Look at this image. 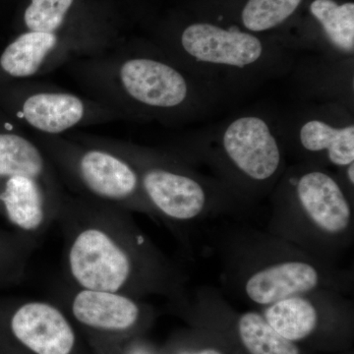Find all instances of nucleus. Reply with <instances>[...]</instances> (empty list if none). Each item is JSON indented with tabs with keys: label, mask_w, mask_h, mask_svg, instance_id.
<instances>
[{
	"label": "nucleus",
	"mask_w": 354,
	"mask_h": 354,
	"mask_svg": "<svg viewBox=\"0 0 354 354\" xmlns=\"http://www.w3.org/2000/svg\"><path fill=\"white\" fill-rule=\"evenodd\" d=\"M181 44L197 62L236 68L257 64L264 55V44L254 35L209 23L188 26Z\"/></svg>",
	"instance_id": "9"
},
{
	"label": "nucleus",
	"mask_w": 354,
	"mask_h": 354,
	"mask_svg": "<svg viewBox=\"0 0 354 354\" xmlns=\"http://www.w3.org/2000/svg\"><path fill=\"white\" fill-rule=\"evenodd\" d=\"M74 0H31L26 9L25 24L31 32H53L64 24Z\"/></svg>",
	"instance_id": "20"
},
{
	"label": "nucleus",
	"mask_w": 354,
	"mask_h": 354,
	"mask_svg": "<svg viewBox=\"0 0 354 354\" xmlns=\"http://www.w3.org/2000/svg\"><path fill=\"white\" fill-rule=\"evenodd\" d=\"M78 169L84 185L95 196L128 204V208L160 221L144 195L138 172L128 162L102 151H88L79 160Z\"/></svg>",
	"instance_id": "8"
},
{
	"label": "nucleus",
	"mask_w": 354,
	"mask_h": 354,
	"mask_svg": "<svg viewBox=\"0 0 354 354\" xmlns=\"http://www.w3.org/2000/svg\"><path fill=\"white\" fill-rule=\"evenodd\" d=\"M215 299L223 315L234 327L237 342L247 354H301L297 344L279 335L261 312L236 313L223 292L216 288Z\"/></svg>",
	"instance_id": "12"
},
{
	"label": "nucleus",
	"mask_w": 354,
	"mask_h": 354,
	"mask_svg": "<svg viewBox=\"0 0 354 354\" xmlns=\"http://www.w3.org/2000/svg\"><path fill=\"white\" fill-rule=\"evenodd\" d=\"M272 190L268 232L339 265L353 246L354 211L337 176L319 165H298L283 172Z\"/></svg>",
	"instance_id": "3"
},
{
	"label": "nucleus",
	"mask_w": 354,
	"mask_h": 354,
	"mask_svg": "<svg viewBox=\"0 0 354 354\" xmlns=\"http://www.w3.org/2000/svg\"><path fill=\"white\" fill-rule=\"evenodd\" d=\"M312 15L322 25L328 39L335 48L353 55L354 50L353 2L337 4L335 0H314Z\"/></svg>",
	"instance_id": "18"
},
{
	"label": "nucleus",
	"mask_w": 354,
	"mask_h": 354,
	"mask_svg": "<svg viewBox=\"0 0 354 354\" xmlns=\"http://www.w3.org/2000/svg\"><path fill=\"white\" fill-rule=\"evenodd\" d=\"M10 330L31 354H73L77 337L68 317L57 305L29 300L14 311Z\"/></svg>",
	"instance_id": "7"
},
{
	"label": "nucleus",
	"mask_w": 354,
	"mask_h": 354,
	"mask_svg": "<svg viewBox=\"0 0 354 354\" xmlns=\"http://www.w3.org/2000/svg\"><path fill=\"white\" fill-rule=\"evenodd\" d=\"M302 0H248L241 13L248 31H268L290 17Z\"/></svg>",
	"instance_id": "19"
},
{
	"label": "nucleus",
	"mask_w": 354,
	"mask_h": 354,
	"mask_svg": "<svg viewBox=\"0 0 354 354\" xmlns=\"http://www.w3.org/2000/svg\"><path fill=\"white\" fill-rule=\"evenodd\" d=\"M65 266L83 290L176 302L187 295L188 274L122 211H70L62 216Z\"/></svg>",
	"instance_id": "1"
},
{
	"label": "nucleus",
	"mask_w": 354,
	"mask_h": 354,
	"mask_svg": "<svg viewBox=\"0 0 354 354\" xmlns=\"http://www.w3.org/2000/svg\"><path fill=\"white\" fill-rule=\"evenodd\" d=\"M68 301L70 313L77 322L104 333L130 332L151 311L143 299L111 291L75 288Z\"/></svg>",
	"instance_id": "10"
},
{
	"label": "nucleus",
	"mask_w": 354,
	"mask_h": 354,
	"mask_svg": "<svg viewBox=\"0 0 354 354\" xmlns=\"http://www.w3.org/2000/svg\"><path fill=\"white\" fill-rule=\"evenodd\" d=\"M299 143L310 155L342 169L354 162V127H335L320 120L306 121L299 130Z\"/></svg>",
	"instance_id": "15"
},
{
	"label": "nucleus",
	"mask_w": 354,
	"mask_h": 354,
	"mask_svg": "<svg viewBox=\"0 0 354 354\" xmlns=\"http://www.w3.org/2000/svg\"><path fill=\"white\" fill-rule=\"evenodd\" d=\"M209 239L223 288L258 308L316 290L353 295V269L317 259L268 230L230 225L213 230Z\"/></svg>",
	"instance_id": "2"
},
{
	"label": "nucleus",
	"mask_w": 354,
	"mask_h": 354,
	"mask_svg": "<svg viewBox=\"0 0 354 354\" xmlns=\"http://www.w3.org/2000/svg\"><path fill=\"white\" fill-rule=\"evenodd\" d=\"M23 115L30 125L39 131L57 134L80 122L84 104L73 95L43 93L26 100Z\"/></svg>",
	"instance_id": "14"
},
{
	"label": "nucleus",
	"mask_w": 354,
	"mask_h": 354,
	"mask_svg": "<svg viewBox=\"0 0 354 354\" xmlns=\"http://www.w3.org/2000/svg\"><path fill=\"white\" fill-rule=\"evenodd\" d=\"M353 298L334 290H321L279 300L261 309V314L288 341H307L323 326L351 318Z\"/></svg>",
	"instance_id": "6"
},
{
	"label": "nucleus",
	"mask_w": 354,
	"mask_h": 354,
	"mask_svg": "<svg viewBox=\"0 0 354 354\" xmlns=\"http://www.w3.org/2000/svg\"><path fill=\"white\" fill-rule=\"evenodd\" d=\"M57 43V36L53 32H25L7 46L0 57V65L13 77L34 75Z\"/></svg>",
	"instance_id": "16"
},
{
	"label": "nucleus",
	"mask_w": 354,
	"mask_h": 354,
	"mask_svg": "<svg viewBox=\"0 0 354 354\" xmlns=\"http://www.w3.org/2000/svg\"><path fill=\"white\" fill-rule=\"evenodd\" d=\"M139 178L158 221L188 253H192L193 228L216 216L241 214L248 206L223 183L205 180L192 172L155 165L143 169Z\"/></svg>",
	"instance_id": "4"
},
{
	"label": "nucleus",
	"mask_w": 354,
	"mask_h": 354,
	"mask_svg": "<svg viewBox=\"0 0 354 354\" xmlns=\"http://www.w3.org/2000/svg\"><path fill=\"white\" fill-rule=\"evenodd\" d=\"M120 80L130 97L153 108H176L188 95L187 82L180 72L148 58L127 60L121 66Z\"/></svg>",
	"instance_id": "11"
},
{
	"label": "nucleus",
	"mask_w": 354,
	"mask_h": 354,
	"mask_svg": "<svg viewBox=\"0 0 354 354\" xmlns=\"http://www.w3.org/2000/svg\"><path fill=\"white\" fill-rule=\"evenodd\" d=\"M176 354H223L218 348H181Z\"/></svg>",
	"instance_id": "21"
},
{
	"label": "nucleus",
	"mask_w": 354,
	"mask_h": 354,
	"mask_svg": "<svg viewBox=\"0 0 354 354\" xmlns=\"http://www.w3.org/2000/svg\"><path fill=\"white\" fill-rule=\"evenodd\" d=\"M9 221L32 237L41 234L51 221L38 179L13 176L0 194Z\"/></svg>",
	"instance_id": "13"
},
{
	"label": "nucleus",
	"mask_w": 354,
	"mask_h": 354,
	"mask_svg": "<svg viewBox=\"0 0 354 354\" xmlns=\"http://www.w3.org/2000/svg\"><path fill=\"white\" fill-rule=\"evenodd\" d=\"M223 185L247 205L274 189L285 172L278 140L259 116L232 121L223 132L218 155L212 158Z\"/></svg>",
	"instance_id": "5"
},
{
	"label": "nucleus",
	"mask_w": 354,
	"mask_h": 354,
	"mask_svg": "<svg viewBox=\"0 0 354 354\" xmlns=\"http://www.w3.org/2000/svg\"><path fill=\"white\" fill-rule=\"evenodd\" d=\"M44 171L43 156L29 140L0 134V176L39 179Z\"/></svg>",
	"instance_id": "17"
}]
</instances>
